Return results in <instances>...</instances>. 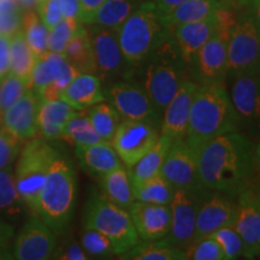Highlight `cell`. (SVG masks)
<instances>
[{
    "mask_svg": "<svg viewBox=\"0 0 260 260\" xmlns=\"http://www.w3.org/2000/svg\"><path fill=\"white\" fill-rule=\"evenodd\" d=\"M255 145L240 132L228 133L198 151V178L207 190L237 197L255 181Z\"/></svg>",
    "mask_w": 260,
    "mask_h": 260,
    "instance_id": "1",
    "label": "cell"
},
{
    "mask_svg": "<svg viewBox=\"0 0 260 260\" xmlns=\"http://www.w3.org/2000/svg\"><path fill=\"white\" fill-rule=\"evenodd\" d=\"M240 132V121L224 82L199 84L191 103L186 141L195 151L207 141Z\"/></svg>",
    "mask_w": 260,
    "mask_h": 260,
    "instance_id": "2",
    "label": "cell"
},
{
    "mask_svg": "<svg viewBox=\"0 0 260 260\" xmlns=\"http://www.w3.org/2000/svg\"><path fill=\"white\" fill-rule=\"evenodd\" d=\"M76 204V172L69 158L57 148L47 180L38 199L37 212L57 234L69 226Z\"/></svg>",
    "mask_w": 260,
    "mask_h": 260,
    "instance_id": "3",
    "label": "cell"
},
{
    "mask_svg": "<svg viewBox=\"0 0 260 260\" xmlns=\"http://www.w3.org/2000/svg\"><path fill=\"white\" fill-rule=\"evenodd\" d=\"M140 65H144L142 88L146 90L158 112L162 115L182 82L187 80V64L182 59L168 29L158 46Z\"/></svg>",
    "mask_w": 260,
    "mask_h": 260,
    "instance_id": "4",
    "label": "cell"
},
{
    "mask_svg": "<svg viewBox=\"0 0 260 260\" xmlns=\"http://www.w3.org/2000/svg\"><path fill=\"white\" fill-rule=\"evenodd\" d=\"M167 28L154 2H145L117 29L123 57L130 68H138L164 37Z\"/></svg>",
    "mask_w": 260,
    "mask_h": 260,
    "instance_id": "5",
    "label": "cell"
},
{
    "mask_svg": "<svg viewBox=\"0 0 260 260\" xmlns=\"http://www.w3.org/2000/svg\"><path fill=\"white\" fill-rule=\"evenodd\" d=\"M56 151L57 147L47 140L32 138L19 152L14 169L15 183L19 198L31 213L37 212L39 195L46 183Z\"/></svg>",
    "mask_w": 260,
    "mask_h": 260,
    "instance_id": "6",
    "label": "cell"
},
{
    "mask_svg": "<svg viewBox=\"0 0 260 260\" xmlns=\"http://www.w3.org/2000/svg\"><path fill=\"white\" fill-rule=\"evenodd\" d=\"M83 224L105 235L112 242L116 255L124 254L140 242L128 211L107 200L103 194H93L87 201Z\"/></svg>",
    "mask_w": 260,
    "mask_h": 260,
    "instance_id": "7",
    "label": "cell"
},
{
    "mask_svg": "<svg viewBox=\"0 0 260 260\" xmlns=\"http://www.w3.org/2000/svg\"><path fill=\"white\" fill-rule=\"evenodd\" d=\"M260 74V30L251 10L237 12L228 42V75Z\"/></svg>",
    "mask_w": 260,
    "mask_h": 260,
    "instance_id": "8",
    "label": "cell"
},
{
    "mask_svg": "<svg viewBox=\"0 0 260 260\" xmlns=\"http://www.w3.org/2000/svg\"><path fill=\"white\" fill-rule=\"evenodd\" d=\"M206 191L207 189H175L170 203V230L161 240L186 252L193 246L197 214L206 198Z\"/></svg>",
    "mask_w": 260,
    "mask_h": 260,
    "instance_id": "9",
    "label": "cell"
},
{
    "mask_svg": "<svg viewBox=\"0 0 260 260\" xmlns=\"http://www.w3.org/2000/svg\"><path fill=\"white\" fill-rule=\"evenodd\" d=\"M79 74L63 54L48 51L35 61L29 89L34 90L40 99H60L61 92Z\"/></svg>",
    "mask_w": 260,
    "mask_h": 260,
    "instance_id": "10",
    "label": "cell"
},
{
    "mask_svg": "<svg viewBox=\"0 0 260 260\" xmlns=\"http://www.w3.org/2000/svg\"><path fill=\"white\" fill-rule=\"evenodd\" d=\"M229 93L240 121V129L249 135L260 134V74H230Z\"/></svg>",
    "mask_w": 260,
    "mask_h": 260,
    "instance_id": "11",
    "label": "cell"
},
{
    "mask_svg": "<svg viewBox=\"0 0 260 260\" xmlns=\"http://www.w3.org/2000/svg\"><path fill=\"white\" fill-rule=\"evenodd\" d=\"M159 136L157 125L152 123L124 119L117 128L111 145L129 170L153 147Z\"/></svg>",
    "mask_w": 260,
    "mask_h": 260,
    "instance_id": "12",
    "label": "cell"
},
{
    "mask_svg": "<svg viewBox=\"0 0 260 260\" xmlns=\"http://www.w3.org/2000/svg\"><path fill=\"white\" fill-rule=\"evenodd\" d=\"M107 98L122 118L148 122L160 126L161 115L140 84L132 81H117L107 88Z\"/></svg>",
    "mask_w": 260,
    "mask_h": 260,
    "instance_id": "13",
    "label": "cell"
},
{
    "mask_svg": "<svg viewBox=\"0 0 260 260\" xmlns=\"http://www.w3.org/2000/svg\"><path fill=\"white\" fill-rule=\"evenodd\" d=\"M90 31L94 75L100 81H109L122 75H128V67L118 44L116 29L95 24Z\"/></svg>",
    "mask_w": 260,
    "mask_h": 260,
    "instance_id": "14",
    "label": "cell"
},
{
    "mask_svg": "<svg viewBox=\"0 0 260 260\" xmlns=\"http://www.w3.org/2000/svg\"><path fill=\"white\" fill-rule=\"evenodd\" d=\"M57 242V234L31 213L16 235L11 253L16 260H48Z\"/></svg>",
    "mask_w": 260,
    "mask_h": 260,
    "instance_id": "15",
    "label": "cell"
},
{
    "mask_svg": "<svg viewBox=\"0 0 260 260\" xmlns=\"http://www.w3.org/2000/svg\"><path fill=\"white\" fill-rule=\"evenodd\" d=\"M160 176L175 189H205L198 178V151L189 146L186 139L172 141L161 167Z\"/></svg>",
    "mask_w": 260,
    "mask_h": 260,
    "instance_id": "16",
    "label": "cell"
},
{
    "mask_svg": "<svg viewBox=\"0 0 260 260\" xmlns=\"http://www.w3.org/2000/svg\"><path fill=\"white\" fill-rule=\"evenodd\" d=\"M236 198L234 228L242 240V255L255 258L260 253V191L252 183Z\"/></svg>",
    "mask_w": 260,
    "mask_h": 260,
    "instance_id": "17",
    "label": "cell"
},
{
    "mask_svg": "<svg viewBox=\"0 0 260 260\" xmlns=\"http://www.w3.org/2000/svg\"><path fill=\"white\" fill-rule=\"evenodd\" d=\"M235 217V197L219 191H214L210 197L206 195L197 214L193 245L224 226L234 225Z\"/></svg>",
    "mask_w": 260,
    "mask_h": 260,
    "instance_id": "18",
    "label": "cell"
},
{
    "mask_svg": "<svg viewBox=\"0 0 260 260\" xmlns=\"http://www.w3.org/2000/svg\"><path fill=\"white\" fill-rule=\"evenodd\" d=\"M199 88V83L184 80L180 88L162 111L160 122V135L175 140L186 139L189 113L194 95Z\"/></svg>",
    "mask_w": 260,
    "mask_h": 260,
    "instance_id": "19",
    "label": "cell"
},
{
    "mask_svg": "<svg viewBox=\"0 0 260 260\" xmlns=\"http://www.w3.org/2000/svg\"><path fill=\"white\" fill-rule=\"evenodd\" d=\"M228 42L229 38L214 31L210 40L200 48L194 58L199 84L224 82L228 75Z\"/></svg>",
    "mask_w": 260,
    "mask_h": 260,
    "instance_id": "20",
    "label": "cell"
},
{
    "mask_svg": "<svg viewBox=\"0 0 260 260\" xmlns=\"http://www.w3.org/2000/svg\"><path fill=\"white\" fill-rule=\"evenodd\" d=\"M139 237L144 241L164 239L170 230V205H155L134 201L128 209Z\"/></svg>",
    "mask_w": 260,
    "mask_h": 260,
    "instance_id": "21",
    "label": "cell"
},
{
    "mask_svg": "<svg viewBox=\"0 0 260 260\" xmlns=\"http://www.w3.org/2000/svg\"><path fill=\"white\" fill-rule=\"evenodd\" d=\"M40 96L34 90L28 89L23 96L4 113L3 125L22 142L35 138L38 133V110Z\"/></svg>",
    "mask_w": 260,
    "mask_h": 260,
    "instance_id": "22",
    "label": "cell"
},
{
    "mask_svg": "<svg viewBox=\"0 0 260 260\" xmlns=\"http://www.w3.org/2000/svg\"><path fill=\"white\" fill-rule=\"evenodd\" d=\"M216 25L217 19L214 14L201 21L178 24L167 29L170 32L182 59L187 65H191L200 48L214 34Z\"/></svg>",
    "mask_w": 260,
    "mask_h": 260,
    "instance_id": "23",
    "label": "cell"
},
{
    "mask_svg": "<svg viewBox=\"0 0 260 260\" xmlns=\"http://www.w3.org/2000/svg\"><path fill=\"white\" fill-rule=\"evenodd\" d=\"M76 110L61 99H40L38 110V130L47 141L63 139L64 129Z\"/></svg>",
    "mask_w": 260,
    "mask_h": 260,
    "instance_id": "24",
    "label": "cell"
},
{
    "mask_svg": "<svg viewBox=\"0 0 260 260\" xmlns=\"http://www.w3.org/2000/svg\"><path fill=\"white\" fill-rule=\"evenodd\" d=\"M60 99L76 111H84L105 100L102 81L94 74H79L61 92Z\"/></svg>",
    "mask_w": 260,
    "mask_h": 260,
    "instance_id": "25",
    "label": "cell"
},
{
    "mask_svg": "<svg viewBox=\"0 0 260 260\" xmlns=\"http://www.w3.org/2000/svg\"><path fill=\"white\" fill-rule=\"evenodd\" d=\"M75 154L84 171L99 178L122 165L111 142L107 141L89 146H76Z\"/></svg>",
    "mask_w": 260,
    "mask_h": 260,
    "instance_id": "26",
    "label": "cell"
},
{
    "mask_svg": "<svg viewBox=\"0 0 260 260\" xmlns=\"http://www.w3.org/2000/svg\"><path fill=\"white\" fill-rule=\"evenodd\" d=\"M172 144V140L165 135L159 136L155 145L138 162L129 169L133 188L160 175L165 157Z\"/></svg>",
    "mask_w": 260,
    "mask_h": 260,
    "instance_id": "27",
    "label": "cell"
},
{
    "mask_svg": "<svg viewBox=\"0 0 260 260\" xmlns=\"http://www.w3.org/2000/svg\"><path fill=\"white\" fill-rule=\"evenodd\" d=\"M103 195L111 203L128 210L135 201L133 193L129 170L125 167H118L100 177Z\"/></svg>",
    "mask_w": 260,
    "mask_h": 260,
    "instance_id": "28",
    "label": "cell"
},
{
    "mask_svg": "<svg viewBox=\"0 0 260 260\" xmlns=\"http://www.w3.org/2000/svg\"><path fill=\"white\" fill-rule=\"evenodd\" d=\"M220 5V0H187L171 12L161 16V23L165 28H171L178 24L201 21L216 14Z\"/></svg>",
    "mask_w": 260,
    "mask_h": 260,
    "instance_id": "29",
    "label": "cell"
},
{
    "mask_svg": "<svg viewBox=\"0 0 260 260\" xmlns=\"http://www.w3.org/2000/svg\"><path fill=\"white\" fill-rule=\"evenodd\" d=\"M63 56L81 74H94L92 41H90V31L88 29L84 28L83 25L81 27L80 30L68 42Z\"/></svg>",
    "mask_w": 260,
    "mask_h": 260,
    "instance_id": "30",
    "label": "cell"
},
{
    "mask_svg": "<svg viewBox=\"0 0 260 260\" xmlns=\"http://www.w3.org/2000/svg\"><path fill=\"white\" fill-rule=\"evenodd\" d=\"M121 260H188V254L183 249L165 242L140 241L139 243L121 255Z\"/></svg>",
    "mask_w": 260,
    "mask_h": 260,
    "instance_id": "31",
    "label": "cell"
},
{
    "mask_svg": "<svg viewBox=\"0 0 260 260\" xmlns=\"http://www.w3.org/2000/svg\"><path fill=\"white\" fill-rule=\"evenodd\" d=\"M37 56L25 41L23 31H18L10 39V73L16 75L28 84Z\"/></svg>",
    "mask_w": 260,
    "mask_h": 260,
    "instance_id": "32",
    "label": "cell"
},
{
    "mask_svg": "<svg viewBox=\"0 0 260 260\" xmlns=\"http://www.w3.org/2000/svg\"><path fill=\"white\" fill-rule=\"evenodd\" d=\"M27 207L19 198L16 188L15 174L12 167L0 170V217L10 222L18 218Z\"/></svg>",
    "mask_w": 260,
    "mask_h": 260,
    "instance_id": "33",
    "label": "cell"
},
{
    "mask_svg": "<svg viewBox=\"0 0 260 260\" xmlns=\"http://www.w3.org/2000/svg\"><path fill=\"white\" fill-rule=\"evenodd\" d=\"M86 113L98 135L104 141L111 142L117 128L122 122V117L116 111L115 107L111 104L102 102L89 107Z\"/></svg>",
    "mask_w": 260,
    "mask_h": 260,
    "instance_id": "34",
    "label": "cell"
},
{
    "mask_svg": "<svg viewBox=\"0 0 260 260\" xmlns=\"http://www.w3.org/2000/svg\"><path fill=\"white\" fill-rule=\"evenodd\" d=\"M22 31L25 41L37 58L48 52V29L34 10H27L23 14Z\"/></svg>",
    "mask_w": 260,
    "mask_h": 260,
    "instance_id": "35",
    "label": "cell"
},
{
    "mask_svg": "<svg viewBox=\"0 0 260 260\" xmlns=\"http://www.w3.org/2000/svg\"><path fill=\"white\" fill-rule=\"evenodd\" d=\"M63 139L74 145V147L89 146L104 141L94 130L92 123L87 117V113L83 111H76V113L69 119L64 129Z\"/></svg>",
    "mask_w": 260,
    "mask_h": 260,
    "instance_id": "36",
    "label": "cell"
},
{
    "mask_svg": "<svg viewBox=\"0 0 260 260\" xmlns=\"http://www.w3.org/2000/svg\"><path fill=\"white\" fill-rule=\"evenodd\" d=\"M135 10V0H106L98 10L93 24L117 30Z\"/></svg>",
    "mask_w": 260,
    "mask_h": 260,
    "instance_id": "37",
    "label": "cell"
},
{
    "mask_svg": "<svg viewBox=\"0 0 260 260\" xmlns=\"http://www.w3.org/2000/svg\"><path fill=\"white\" fill-rule=\"evenodd\" d=\"M175 188L160 175L133 188L135 201L155 205H170Z\"/></svg>",
    "mask_w": 260,
    "mask_h": 260,
    "instance_id": "38",
    "label": "cell"
},
{
    "mask_svg": "<svg viewBox=\"0 0 260 260\" xmlns=\"http://www.w3.org/2000/svg\"><path fill=\"white\" fill-rule=\"evenodd\" d=\"M80 243L92 260H111L116 255L112 242L102 233L83 226Z\"/></svg>",
    "mask_w": 260,
    "mask_h": 260,
    "instance_id": "39",
    "label": "cell"
},
{
    "mask_svg": "<svg viewBox=\"0 0 260 260\" xmlns=\"http://www.w3.org/2000/svg\"><path fill=\"white\" fill-rule=\"evenodd\" d=\"M82 25L83 23L79 18H61L53 28L48 30V51L63 54L68 42Z\"/></svg>",
    "mask_w": 260,
    "mask_h": 260,
    "instance_id": "40",
    "label": "cell"
},
{
    "mask_svg": "<svg viewBox=\"0 0 260 260\" xmlns=\"http://www.w3.org/2000/svg\"><path fill=\"white\" fill-rule=\"evenodd\" d=\"M29 89L28 84L16 75L10 73L0 82V123L4 113L23 96Z\"/></svg>",
    "mask_w": 260,
    "mask_h": 260,
    "instance_id": "41",
    "label": "cell"
},
{
    "mask_svg": "<svg viewBox=\"0 0 260 260\" xmlns=\"http://www.w3.org/2000/svg\"><path fill=\"white\" fill-rule=\"evenodd\" d=\"M211 237L216 240L222 251V260H237L243 254V243L241 237L234 225L224 226L213 233Z\"/></svg>",
    "mask_w": 260,
    "mask_h": 260,
    "instance_id": "42",
    "label": "cell"
},
{
    "mask_svg": "<svg viewBox=\"0 0 260 260\" xmlns=\"http://www.w3.org/2000/svg\"><path fill=\"white\" fill-rule=\"evenodd\" d=\"M22 141L0 125V170L12 167L21 152Z\"/></svg>",
    "mask_w": 260,
    "mask_h": 260,
    "instance_id": "43",
    "label": "cell"
},
{
    "mask_svg": "<svg viewBox=\"0 0 260 260\" xmlns=\"http://www.w3.org/2000/svg\"><path fill=\"white\" fill-rule=\"evenodd\" d=\"M188 260H222V251L213 237L207 236L187 251Z\"/></svg>",
    "mask_w": 260,
    "mask_h": 260,
    "instance_id": "44",
    "label": "cell"
},
{
    "mask_svg": "<svg viewBox=\"0 0 260 260\" xmlns=\"http://www.w3.org/2000/svg\"><path fill=\"white\" fill-rule=\"evenodd\" d=\"M48 260H92L84 252L80 241L74 237H67L60 243L57 242L56 248Z\"/></svg>",
    "mask_w": 260,
    "mask_h": 260,
    "instance_id": "45",
    "label": "cell"
},
{
    "mask_svg": "<svg viewBox=\"0 0 260 260\" xmlns=\"http://www.w3.org/2000/svg\"><path fill=\"white\" fill-rule=\"evenodd\" d=\"M35 6L38 9L37 14L48 30L53 28L63 18L58 0H37Z\"/></svg>",
    "mask_w": 260,
    "mask_h": 260,
    "instance_id": "46",
    "label": "cell"
},
{
    "mask_svg": "<svg viewBox=\"0 0 260 260\" xmlns=\"http://www.w3.org/2000/svg\"><path fill=\"white\" fill-rule=\"evenodd\" d=\"M23 10L16 12H0V34L11 39L22 30Z\"/></svg>",
    "mask_w": 260,
    "mask_h": 260,
    "instance_id": "47",
    "label": "cell"
},
{
    "mask_svg": "<svg viewBox=\"0 0 260 260\" xmlns=\"http://www.w3.org/2000/svg\"><path fill=\"white\" fill-rule=\"evenodd\" d=\"M106 0H80V21L83 24H93L98 10Z\"/></svg>",
    "mask_w": 260,
    "mask_h": 260,
    "instance_id": "48",
    "label": "cell"
},
{
    "mask_svg": "<svg viewBox=\"0 0 260 260\" xmlns=\"http://www.w3.org/2000/svg\"><path fill=\"white\" fill-rule=\"evenodd\" d=\"M10 74V38L0 34V82Z\"/></svg>",
    "mask_w": 260,
    "mask_h": 260,
    "instance_id": "49",
    "label": "cell"
},
{
    "mask_svg": "<svg viewBox=\"0 0 260 260\" xmlns=\"http://www.w3.org/2000/svg\"><path fill=\"white\" fill-rule=\"evenodd\" d=\"M15 228L8 220L0 217V252L9 249L10 242L14 239Z\"/></svg>",
    "mask_w": 260,
    "mask_h": 260,
    "instance_id": "50",
    "label": "cell"
},
{
    "mask_svg": "<svg viewBox=\"0 0 260 260\" xmlns=\"http://www.w3.org/2000/svg\"><path fill=\"white\" fill-rule=\"evenodd\" d=\"M58 4L64 18L80 19V0H58Z\"/></svg>",
    "mask_w": 260,
    "mask_h": 260,
    "instance_id": "51",
    "label": "cell"
},
{
    "mask_svg": "<svg viewBox=\"0 0 260 260\" xmlns=\"http://www.w3.org/2000/svg\"><path fill=\"white\" fill-rule=\"evenodd\" d=\"M187 2V0H155V5L159 11V15L164 16L171 12L175 8H177L178 5H181L182 3Z\"/></svg>",
    "mask_w": 260,
    "mask_h": 260,
    "instance_id": "52",
    "label": "cell"
},
{
    "mask_svg": "<svg viewBox=\"0 0 260 260\" xmlns=\"http://www.w3.org/2000/svg\"><path fill=\"white\" fill-rule=\"evenodd\" d=\"M252 3L253 0H220V4L236 10V11H241V10L251 8Z\"/></svg>",
    "mask_w": 260,
    "mask_h": 260,
    "instance_id": "53",
    "label": "cell"
},
{
    "mask_svg": "<svg viewBox=\"0 0 260 260\" xmlns=\"http://www.w3.org/2000/svg\"><path fill=\"white\" fill-rule=\"evenodd\" d=\"M22 9L18 0H0V12H16Z\"/></svg>",
    "mask_w": 260,
    "mask_h": 260,
    "instance_id": "54",
    "label": "cell"
},
{
    "mask_svg": "<svg viewBox=\"0 0 260 260\" xmlns=\"http://www.w3.org/2000/svg\"><path fill=\"white\" fill-rule=\"evenodd\" d=\"M252 15H253V18H254L256 25H258L259 30H260V0H253L251 8Z\"/></svg>",
    "mask_w": 260,
    "mask_h": 260,
    "instance_id": "55",
    "label": "cell"
},
{
    "mask_svg": "<svg viewBox=\"0 0 260 260\" xmlns=\"http://www.w3.org/2000/svg\"><path fill=\"white\" fill-rule=\"evenodd\" d=\"M255 167L258 172H260V141L255 145Z\"/></svg>",
    "mask_w": 260,
    "mask_h": 260,
    "instance_id": "56",
    "label": "cell"
},
{
    "mask_svg": "<svg viewBox=\"0 0 260 260\" xmlns=\"http://www.w3.org/2000/svg\"><path fill=\"white\" fill-rule=\"evenodd\" d=\"M18 3L21 4L22 8L30 10L32 6L37 4V0H18Z\"/></svg>",
    "mask_w": 260,
    "mask_h": 260,
    "instance_id": "57",
    "label": "cell"
},
{
    "mask_svg": "<svg viewBox=\"0 0 260 260\" xmlns=\"http://www.w3.org/2000/svg\"><path fill=\"white\" fill-rule=\"evenodd\" d=\"M0 260H16L12 255V253L10 252V249H6V251L0 252Z\"/></svg>",
    "mask_w": 260,
    "mask_h": 260,
    "instance_id": "58",
    "label": "cell"
},
{
    "mask_svg": "<svg viewBox=\"0 0 260 260\" xmlns=\"http://www.w3.org/2000/svg\"><path fill=\"white\" fill-rule=\"evenodd\" d=\"M253 184H254L256 189H258L260 191V178H255V181L253 182Z\"/></svg>",
    "mask_w": 260,
    "mask_h": 260,
    "instance_id": "59",
    "label": "cell"
},
{
    "mask_svg": "<svg viewBox=\"0 0 260 260\" xmlns=\"http://www.w3.org/2000/svg\"><path fill=\"white\" fill-rule=\"evenodd\" d=\"M259 255H260V253H259Z\"/></svg>",
    "mask_w": 260,
    "mask_h": 260,
    "instance_id": "60",
    "label": "cell"
}]
</instances>
